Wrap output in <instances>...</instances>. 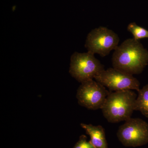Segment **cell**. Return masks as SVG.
<instances>
[{
	"label": "cell",
	"instance_id": "1",
	"mask_svg": "<svg viewBox=\"0 0 148 148\" xmlns=\"http://www.w3.org/2000/svg\"><path fill=\"white\" fill-rule=\"evenodd\" d=\"M113 68L131 75L141 73L148 65V51L140 40H125L114 51Z\"/></svg>",
	"mask_w": 148,
	"mask_h": 148
},
{
	"label": "cell",
	"instance_id": "2",
	"mask_svg": "<svg viewBox=\"0 0 148 148\" xmlns=\"http://www.w3.org/2000/svg\"><path fill=\"white\" fill-rule=\"evenodd\" d=\"M137 97L132 90L110 92L101 109L103 116L111 123L126 121L135 111Z\"/></svg>",
	"mask_w": 148,
	"mask_h": 148
},
{
	"label": "cell",
	"instance_id": "3",
	"mask_svg": "<svg viewBox=\"0 0 148 148\" xmlns=\"http://www.w3.org/2000/svg\"><path fill=\"white\" fill-rule=\"evenodd\" d=\"M104 70V65L94 54L88 51L82 53L75 52L71 56L69 73L79 82L93 79Z\"/></svg>",
	"mask_w": 148,
	"mask_h": 148
},
{
	"label": "cell",
	"instance_id": "4",
	"mask_svg": "<svg viewBox=\"0 0 148 148\" xmlns=\"http://www.w3.org/2000/svg\"><path fill=\"white\" fill-rule=\"evenodd\" d=\"M119 42V37L112 30L100 27L88 34L85 47L88 52L105 57L117 47Z\"/></svg>",
	"mask_w": 148,
	"mask_h": 148
},
{
	"label": "cell",
	"instance_id": "5",
	"mask_svg": "<svg viewBox=\"0 0 148 148\" xmlns=\"http://www.w3.org/2000/svg\"><path fill=\"white\" fill-rule=\"evenodd\" d=\"M117 136L126 147H139L148 143V123L140 118H130L120 126Z\"/></svg>",
	"mask_w": 148,
	"mask_h": 148
},
{
	"label": "cell",
	"instance_id": "6",
	"mask_svg": "<svg viewBox=\"0 0 148 148\" xmlns=\"http://www.w3.org/2000/svg\"><path fill=\"white\" fill-rule=\"evenodd\" d=\"M95 81L108 88L110 92L125 90H140V83L131 75L115 68H109L99 73Z\"/></svg>",
	"mask_w": 148,
	"mask_h": 148
},
{
	"label": "cell",
	"instance_id": "7",
	"mask_svg": "<svg viewBox=\"0 0 148 148\" xmlns=\"http://www.w3.org/2000/svg\"><path fill=\"white\" fill-rule=\"evenodd\" d=\"M110 91L93 79L81 83L77 90V98L81 106L88 109H102Z\"/></svg>",
	"mask_w": 148,
	"mask_h": 148
},
{
	"label": "cell",
	"instance_id": "8",
	"mask_svg": "<svg viewBox=\"0 0 148 148\" xmlns=\"http://www.w3.org/2000/svg\"><path fill=\"white\" fill-rule=\"evenodd\" d=\"M81 126L90 137V143L95 148H108L105 129L101 125L81 123Z\"/></svg>",
	"mask_w": 148,
	"mask_h": 148
},
{
	"label": "cell",
	"instance_id": "9",
	"mask_svg": "<svg viewBox=\"0 0 148 148\" xmlns=\"http://www.w3.org/2000/svg\"><path fill=\"white\" fill-rule=\"evenodd\" d=\"M138 95L135 103V111H140L144 116L148 118V84L138 91Z\"/></svg>",
	"mask_w": 148,
	"mask_h": 148
},
{
	"label": "cell",
	"instance_id": "10",
	"mask_svg": "<svg viewBox=\"0 0 148 148\" xmlns=\"http://www.w3.org/2000/svg\"><path fill=\"white\" fill-rule=\"evenodd\" d=\"M127 30L133 36V38L136 40L148 38V31L147 29L137 25L135 22L130 23L127 27Z\"/></svg>",
	"mask_w": 148,
	"mask_h": 148
},
{
	"label": "cell",
	"instance_id": "11",
	"mask_svg": "<svg viewBox=\"0 0 148 148\" xmlns=\"http://www.w3.org/2000/svg\"><path fill=\"white\" fill-rule=\"evenodd\" d=\"M73 148H95L90 141L88 142L87 137L84 135L80 136L79 140Z\"/></svg>",
	"mask_w": 148,
	"mask_h": 148
}]
</instances>
